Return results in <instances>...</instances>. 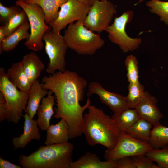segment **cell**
I'll return each instance as SVG.
<instances>
[{"instance_id":"6da1fadb","label":"cell","mask_w":168,"mask_h":168,"mask_svg":"<svg viewBox=\"0 0 168 168\" xmlns=\"http://www.w3.org/2000/svg\"><path fill=\"white\" fill-rule=\"evenodd\" d=\"M41 82L44 89L51 90L54 94L56 107L54 117L66 121L69 128V139L81 136L83 133V113L91 102L88 98L84 106L79 103L84 97L86 80L75 72L66 70L44 76Z\"/></svg>"},{"instance_id":"7a4b0ae2","label":"cell","mask_w":168,"mask_h":168,"mask_svg":"<svg viewBox=\"0 0 168 168\" xmlns=\"http://www.w3.org/2000/svg\"><path fill=\"white\" fill-rule=\"evenodd\" d=\"M87 109L88 112L83 116L82 127L87 143L91 146L100 144L107 149H113L120 133L114 120L102 109L90 105Z\"/></svg>"},{"instance_id":"3957f363","label":"cell","mask_w":168,"mask_h":168,"mask_svg":"<svg viewBox=\"0 0 168 168\" xmlns=\"http://www.w3.org/2000/svg\"><path fill=\"white\" fill-rule=\"evenodd\" d=\"M73 148L68 142L40 146L28 156L21 155L18 162L23 168H70Z\"/></svg>"},{"instance_id":"277c9868","label":"cell","mask_w":168,"mask_h":168,"mask_svg":"<svg viewBox=\"0 0 168 168\" xmlns=\"http://www.w3.org/2000/svg\"><path fill=\"white\" fill-rule=\"evenodd\" d=\"M83 20L68 25L63 36L68 48L79 55H94L104 44L98 34L86 28Z\"/></svg>"},{"instance_id":"5b68a950","label":"cell","mask_w":168,"mask_h":168,"mask_svg":"<svg viewBox=\"0 0 168 168\" xmlns=\"http://www.w3.org/2000/svg\"><path fill=\"white\" fill-rule=\"evenodd\" d=\"M16 5L20 7L25 12L30 24V36L24 43V45L28 49L34 52L41 50L44 47L43 36L46 32L52 29L46 23L43 10L36 4L27 3L23 0L17 1Z\"/></svg>"},{"instance_id":"8992f818","label":"cell","mask_w":168,"mask_h":168,"mask_svg":"<svg viewBox=\"0 0 168 168\" xmlns=\"http://www.w3.org/2000/svg\"><path fill=\"white\" fill-rule=\"evenodd\" d=\"M0 91L4 96L7 106V120L17 124L25 110L29 91H23L17 89L10 81L3 67L0 68Z\"/></svg>"},{"instance_id":"52a82bcc","label":"cell","mask_w":168,"mask_h":168,"mask_svg":"<svg viewBox=\"0 0 168 168\" xmlns=\"http://www.w3.org/2000/svg\"><path fill=\"white\" fill-rule=\"evenodd\" d=\"M42 39L45 42V50L49 59L46 72L52 75L57 70L64 71L66 66L65 55L68 47L63 36L51 29L44 34Z\"/></svg>"},{"instance_id":"ba28073f","label":"cell","mask_w":168,"mask_h":168,"mask_svg":"<svg viewBox=\"0 0 168 168\" xmlns=\"http://www.w3.org/2000/svg\"><path fill=\"white\" fill-rule=\"evenodd\" d=\"M134 15L133 11H125L120 16L115 18L114 22L105 30L109 39L118 45L124 53L137 49L142 41L141 38H131L125 31L126 25L132 21Z\"/></svg>"},{"instance_id":"9c48e42d","label":"cell","mask_w":168,"mask_h":168,"mask_svg":"<svg viewBox=\"0 0 168 168\" xmlns=\"http://www.w3.org/2000/svg\"><path fill=\"white\" fill-rule=\"evenodd\" d=\"M152 149L148 142L120 132L116 145L113 149L105 151L104 158L106 161H115L126 156L146 155Z\"/></svg>"},{"instance_id":"30bf717a","label":"cell","mask_w":168,"mask_h":168,"mask_svg":"<svg viewBox=\"0 0 168 168\" xmlns=\"http://www.w3.org/2000/svg\"><path fill=\"white\" fill-rule=\"evenodd\" d=\"M116 12L115 6L110 1L95 0L83 21L84 25L93 32L105 31Z\"/></svg>"},{"instance_id":"8fae6325","label":"cell","mask_w":168,"mask_h":168,"mask_svg":"<svg viewBox=\"0 0 168 168\" xmlns=\"http://www.w3.org/2000/svg\"><path fill=\"white\" fill-rule=\"evenodd\" d=\"M91 6L79 0H68L61 6L56 19L49 25L54 31L60 34L68 25L75 21H84Z\"/></svg>"},{"instance_id":"7c38bea8","label":"cell","mask_w":168,"mask_h":168,"mask_svg":"<svg viewBox=\"0 0 168 168\" xmlns=\"http://www.w3.org/2000/svg\"><path fill=\"white\" fill-rule=\"evenodd\" d=\"M86 94L88 98L93 94L97 95L101 102L107 105L114 114L119 113L129 108L127 105L125 97L107 91L97 81H93L89 84Z\"/></svg>"},{"instance_id":"4fadbf2b","label":"cell","mask_w":168,"mask_h":168,"mask_svg":"<svg viewBox=\"0 0 168 168\" xmlns=\"http://www.w3.org/2000/svg\"><path fill=\"white\" fill-rule=\"evenodd\" d=\"M157 99L147 92L144 95L136 109L140 117L151 123L153 126L159 123L163 115L157 107Z\"/></svg>"},{"instance_id":"5bb4252c","label":"cell","mask_w":168,"mask_h":168,"mask_svg":"<svg viewBox=\"0 0 168 168\" xmlns=\"http://www.w3.org/2000/svg\"><path fill=\"white\" fill-rule=\"evenodd\" d=\"M23 115L24 118V131L19 136L13 138L12 140L14 149L24 148L33 140H40L41 136L37 127V120L32 119L25 112Z\"/></svg>"},{"instance_id":"9a60e30c","label":"cell","mask_w":168,"mask_h":168,"mask_svg":"<svg viewBox=\"0 0 168 168\" xmlns=\"http://www.w3.org/2000/svg\"><path fill=\"white\" fill-rule=\"evenodd\" d=\"M21 62L23 70L32 85L44 69V64L34 51L24 55Z\"/></svg>"},{"instance_id":"2e32d148","label":"cell","mask_w":168,"mask_h":168,"mask_svg":"<svg viewBox=\"0 0 168 168\" xmlns=\"http://www.w3.org/2000/svg\"><path fill=\"white\" fill-rule=\"evenodd\" d=\"M46 145L61 144L68 142L69 137V130L66 121L61 119L58 123L49 125L47 130Z\"/></svg>"},{"instance_id":"e0dca14e","label":"cell","mask_w":168,"mask_h":168,"mask_svg":"<svg viewBox=\"0 0 168 168\" xmlns=\"http://www.w3.org/2000/svg\"><path fill=\"white\" fill-rule=\"evenodd\" d=\"M53 92L49 90L47 96L42 100L37 110V121L40 128L43 131H46L50 125V120L54 114L53 106L55 104V97Z\"/></svg>"},{"instance_id":"ac0fdd59","label":"cell","mask_w":168,"mask_h":168,"mask_svg":"<svg viewBox=\"0 0 168 168\" xmlns=\"http://www.w3.org/2000/svg\"><path fill=\"white\" fill-rule=\"evenodd\" d=\"M70 168H117V166L115 160L101 161L96 154L87 152L72 161Z\"/></svg>"},{"instance_id":"d6986e66","label":"cell","mask_w":168,"mask_h":168,"mask_svg":"<svg viewBox=\"0 0 168 168\" xmlns=\"http://www.w3.org/2000/svg\"><path fill=\"white\" fill-rule=\"evenodd\" d=\"M48 93V91L43 88L42 83L37 80L32 84L29 91L27 105L25 110L32 119H33L36 113L40 101Z\"/></svg>"},{"instance_id":"ffe728a7","label":"cell","mask_w":168,"mask_h":168,"mask_svg":"<svg viewBox=\"0 0 168 168\" xmlns=\"http://www.w3.org/2000/svg\"><path fill=\"white\" fill-rule=\"evenodd\" d=\"M30 28L28 20L22 24L14 32L6 37L0 44V53L2 51L9 52L15 49L21 40H27L30 34L28 30Z\"/></svg>"},{"instance_id":"44dd1931","label":"cell","mask_w":168,"mask_h":168,"mask_svg":"<svg viewBox=\"0 0 168 168\" xmlns=\"http://www.w3.org/2000/svg\"><path fill=\"white\" fill-rule=\"evenodd\" d=\"M6 74L10 81L19 90L29 91L31 84L23 70L21 61L12 64Z\"/></svg>"},{"instance_id":"7402d4cb","label":"cell","mask_w":168,"mask_h":168,"mask_svg":"<svg viewBox=\"0 0 168 168\" xmlns=\"http://www.w3.org/2000/svg\"><path fill=\"white\" fill-rule=\"evenodd\" d=\"M27 3H35L43 10L47 24L54 21L58 16V10L68 0H23Z\"/></svg>"},{"instance_id":"603a6c76","label":"cell","mask_w":168,"mask_h":168,"mask_svg":"<svg viewBox=\"0 0 168 168\" xmlns=\"http://www.w3.org/2000/svg\"><path fill=\"white\" fill-rule=\"evenodd\" d=\"M120 132H125L141 117L136 109L129 108L111 116Z\"/></svg>"},{"instance_id":"cb8c5ba5","label":"cell","mask_w":168,"mask_h":168,"mask_svg":"<svg viewBox=\"0 0 168 168\" xmlns=\"http://www.w3.org/2000/svg\"><path fill=\"white\" fill-rule=\"evenodd\" d=\"M148 142L153 149H161L168 145V127L160 123L153 126Z\"/></svg>"},{"instance_id":"d4e9b609","label":"cell","mask_w":168,"mask_h":168,"mask_svg":"<svg viewBox=\"0 0 168 168\" xmlns=\"http://www.w3.org/2000/svg\"><path fill=\"white\" fill-rule=\"evenodd\" d=\"M152 126L151 123L141 118L125 132L134 138L148 142Z\"/></svg>"},{"instance_id":"484cf974","label":"cell","mask_w":168,"mask_h":168,"mask_svg":"<svg viewBox=\"0 0 168 168\" xmlns=\"http://www.w3.org/2000/svg\"><path fill=\"white\" fill-rule=\"evenodd\" d=\"M128 94L125 97L127 105L129 108L135 109L144 93V87L139 82L129 83L128 86Z\"/></svg>"},{"instance_id":"4316f807","label":"cell","mask_w":168,"mask_h":168,"mask_svg":"<svg viewBox=\"0 0 168 168\" xmlns=\"http://www.w3.org/2000/svg\"><path fill=\"white\" fill-rule=\"evenodd\" d=\"M146 5L151 13L157 15L161 21L168 25V1L150 0Z\"/></svg>"},{"instance_id":"83f0119b","label":"cell","mask_w":168,"mask_h":168,"mask_svg":"<svg viewBox=\"0 0 168 168\" xmlns=\"http://www.w3.org/2000/svg\"><path fill=\"white\" fill-rule=\"evenodd\" d=\"M159 168H168V145L161 149H152L146 154Z\"/></svg>"},{"instance_id":"f1b7e54d","label":"cell","mask_w":168,"mask_h":168,"mask_svg":"<svg viewBox=\"0 0 168 168\" xmlns=\"http://www.w3.org/2000/svg\"><path fill=\"white\" fill-rule=\"evenodd\" d=\"M27 20V15L23 9L11 18L3 25L6 33V38L12 34L22 24Z\"/></svg>"},{"instance_id":"f546056e","label":"cell","mask_w":168,"mask_h":168,"mask_svg":"<svg viewBox=\"0 0 168 168\" xmlns=\"http://www.w3.org/2000/svg\"><path fill=\"white\" fill-rule=\"evenodd\" d=\"M125 64L127 71V77L129 83H136L138 80V61L134 56H128L125 61Z\"/></svg>"},{"instance_id":"4dcf8cb0","label":"cell","mask_w":168,"mask_h":168,"mask_svg":"<svg viewBox=\"0 0 168 168\" xmlns=\"http://www.w3.org/2000/svg\"><path fill=\"white\" fill-rule=\"evenodd\" d=\"M20 7L19 6L16 5L9 7H6L0 2V21L5 24L12 17L22 10V9H21Z\"/></svg>"},{"instance_id":"1f68e13d","label":"cell","mask_w":168,"mask_h":168,"mask_svg":"<svg viewBox=\"0 0 168 168\" xmlns=\"http://www.w3.org/2000/svg\"><path fill=\"white\" fill-rule=\"evenodd\" d=\"M135 168H159L145 154L131 156Z\"/></svg>"},{"instance_id":"d6a6232c","label":"cell","mask_w":168,"mask_h":168,"mask_svg":"<svg viewBox=\"0 0 168 168\" xmlns=\"http://www.w3.org/2000/svg\"><path fill=\"white\" fill-rule=\"evenodd\" d=\"M8 108L5 97L0 91V122L7 119Z\"/></svg>"},{"instance_id":"836d02e7","label":"cell","mask_w":168,"mask_h":168,"mask_svg":"<svg viewBox=\"0 0 168 168\" xmlns=\"http://www.w3.org/2000/svg\"><path fill=\"white\" fill-rule=\"evenodd\" d=\"M117 168H135L131 156H126L115 160Z\"/></svg>"},{"instance_id":"e575fe53","label":"cell","mask_w":168,"mask_h":168,"mask_svg":"<svg viewBox=\"0 0 168 168\" xmlns=\"http://www.w3.org/2000/svg\"><path fill=\"white\" fill-rule=\"evenodd\" d=\"M22 166L12 163L0 157V168H21Z\"/></svg>"},{"instance_id":"d590c367","label":"cell","mask_w":168,"mask_h":168,"mask_svg":"<svg viewBox=\"0 0 168 168\" xmlns=\"http://www.w3.org/2000/svg\"><path fill=\"white\" fill-rule=\"evenodd\" d=\"M6 38V33L5 32L4 26L0 27V44Z\"/></svg>"},{"instance_id":"8d00e7d4","label":"cell","mask_w":168,"mask_h":168,"mask_svg":"<svg viewBox=\"0 0 168 168\" xmlns=\"http://www.w3.org/2000/svg\"><path fill=\"white\" fill-rule=\"evenodd\" d=\"M80 1L91 6L93 4L95 0H79Z\"/></svg>"},{"instance_id":"74e56055","label":"cell","mask_w":168,"mask_h":168,"mask_svg":"<svg viewBox=\"0 0 168 168\" xmlns=\"http://www.w3.org/2000/svg\"><path fill=\"white\" fill-rule=\"evenodd\" d=\"M143 0H140V1H139L138 2V3H137V4H138V3L139 2H140L142 1H143ZM137 4H136V5H137Z\"/></svg>"},{"instance_id":"f35d334b","label":"cell","mask_w":168,"mask_h":168,"mask_svg":"<svg viewBox=\"0 0 168 168\" xmlns=\"http://www.w3.org/2000/svg\"></svg>"}]
</instances>
